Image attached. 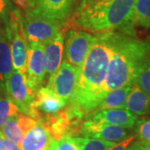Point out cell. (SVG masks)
<instances>
[{
  "mask_svg": "<svg viewBox=\"0 0 150 150\" xmlns=\"http://www.w3.org/2000/svg\"><path fill=\"white\" fill-rule=\"evenodd\" d=\"M112 45L107 33L98 34L79 74L78 85L66 108L76 118L83 119L95 110L105 94L103 92Z\"/></svg>",
  "mask_w": 150,
  "mask_h": 150,
  "instance_id": "1",
  "label": "cell"
},
{
  "mask_svg": "<svg viewBox=\"0 0 150 150\" xmlns=\"http://www.w3.org/2000/svg\"><path fill=\"white\" fill-rule=\"evenodd\" d=\"M112 45L103 92L132 86L140 70L150 61V42L136 38L134 31L119 30L107 33Z\"/></svg>",
  "mask_w": 150,
  "mask_h": 150,
  "instance_id": "2",
  "label": "cell"
},
{
  "mask_svg": "<svg viewBox=\"0 0 150 150\" xmlns=\"http://www.w3.org/2000/svg\"><path fill=\"white\" fill-rule=\"evenodd\" d=\"M134 4L135 0H98L77 11L74 20L79 27L98 34L122 30L133 27Z\"/></svg>",
  "mask_w": 150,
  "mask_h": 150,
  "instance_id": "3",
  "label": "cell"
},
{
  "mask_svg": "<svg viewBox=\"0 0 150 150\" xmlns=\"http://www.w3.org/2000/svg\"><path fill=\"white\" fill-rule=\"evenodd\" d=\"M4 23L10 45L13 69L22 74H26L28 43L23 33L21 11L18 8L13 9Z\"/></svg>",
  "mask_w": 150,
  "mask_h": 150,
  "instance_id": "4",
  "label": "cell"
},
{
  "mask_svg": "<svg viewBox=\"0 0 150 150\" xmlns=\"http://www.w3.org/2000/svg\"><path fill=\"white\" fill-rule=\"evenodd\" d=\"M22 23L28 43L44 45L61 34V24L30 13H22Z\"/></svg>",
  "mask_w": 150,
  "mask_h": 150,
  "instance_id": "5",
  "label": "cell"
},
{
  "mask_svg": "<svg viewBox=\"0 0 150 150\" xmlns=\"http://www.w3.org/2000/svg\"><path fill=\"white\" fill-rule=\"evenodd\" d=\"M6 94L18 107L19 112L33 118V103L35 93L28 85L26 74L13 70L6 83Z\"/></svg>",
  "mask_w": 150,
  "mask_h": 150,
  "instance_id": "6",
  "label": "cell"
},
{
  "mask_svg": "<svg viewBox=\"0 0 150 150\" xmlns=\"http://www.w3.org/2000/svg\"><path fill=\"white\" fill-rule=\"evenodd\" d=\"M80 71L64 60L57 72L49 76L47 88L68 103L77 88Z\"/></svg>",
  "mask_w": 150,
  "mask_h": 150,
  "instance_id": "7",
  "label": "cell"
},
{
  "mask_svg": "<svg viewBox=\"0 0 150 150\" xmlns=\"http://www.w3.org/2000/svg\"><path fill=\"white\" fill-rule=\"evenodd\" d=\"M97 36L81 30H71L66 39L65 55L67 62L81 70Z\"/></svg>",
  "mask_w": 150,
  "mask_h": 150,
  "instance_id": "8",
  "label": "cell"
},
{
  "mask_svg": "<svg viewBox=\"0 0 150 150\" xmlns=\"http://www.w3.org/2000/svg\"><path fill=\"white\" fill-rule=\"evenodd\" d=\"M76 4L77 0H37L32 10L26 13L43 17L62 26L69 19Z\"/></svg>",
  "mask_w": 150,
  "mask_h": 150,
  "instance_id": "9",
  "label": "cell"
},
{
  "mask_svg": "<svg viewBox=\"0 0 150 150\" xmlns=\"http://www.w3.org/2000/svg\"><path fill=\"white\" fill-rule=\"evenodd\" d=\"M46 76L43 45L38 43H28L27 62V82L35 95L42 88Z\"/></svg>",
  "mask_w": 150,
  "mask_h": 150,
  "instance_id": "10",
  "label": "cell"
},
{
  "mask_svg": "<svg viewBox=\"0 0 150 150\" xmlns=\"http://www.w3.org/2000/svg\"><path fill=\"white\" fill-rule=\"evenodd\" d=\"M80 134L84 138L112 142L118 144L129 139L130 136L129 129L106 123H94L86 120L81 125Z\"/></svg>",
  "mask_w": 150,
  "mask_h": 150,
  "instance_id": "11",
  "label": "cell"
},
{
  "mask_svg": "<svg viewBox=\"0 0 150 150\" xmlns=\"http://www.w3.org/2000/svg\"><path fill=\"white\" fill-rule=\"evenodd\" d=\"M66 105L67 102L56 96L47 87H42L38 90L33 103V118L39 123L43 118L58 113Z\"/></svg>",
  "mask_w": 150,
  "mask_h": 150,
  "instance_id": "12",
  "label": "cell"
},
{
  "mask_svg": "<svg viewBox=\"0 0 150 150\" xmlns=\"http://www.w3.org/2000/svg\"><path fill=\"white\" fill-rule=\"evenodd\" d=\"M38 123V122L36 119L20 112L11 118L3 126L2 133L6 139L16 144L20 148L26 134Z\"/></svg>",
  "mask_w": 150,
  "mask_h": 150,
  "instance_id": "13",
  "label": "cell"
},
{
  "mask_svg": "<svg viewBox=\"0 0 150 150\" xmlns=\"http://www.w3.org/2000/svg\"><path fill=\"white\" fill-rule=\"evenodd\" d=\"M87 120L94 123H106L120 126L126 129H132L137 123L138 118L126 109H108L90 113Z\"/></svg>",
  "mask_w": 150,
  "mask_h": 150,
  "instance_id": "14",
  "label": "cell"
},
{
  "mask_svg": "<svg viewBox=\"0 0 150 150\" xmlns=\"http://www.w3.org/2000/svg\"><path fill=\"white\" fill-rule=\"evenodd\" d=\"M10 45L5 28V23L0 20V92L6 94V83L13 72Z\"/></svg>",
  "mask_w": 150,
  "mask_h": 150,
  "instance_id": "15",
  "label": "cell"
},
{
  "mask_svg": "<svg viewBox=\"0 0 150 150\" xmlns=\"http://www.w3.org/2000/svg\"><path fill=\"white\" fill-rule=\"evenodd\" d=\"M64 37L61 34L43 45L46 74L51 76L59 69L63 62Z\"/></svg>",
  "mask_w": 150,
  "mask_h": 150,
  "instance_id": "16",
  "label": "cell"
},
{
  "mask_svg": "<svg viewBox=\"0 0 150 150\" xmlns=\"http://www.w3.org/2000/svg\"><path fill=\"white\" fill-rule=\"evenodd\" d=\"M52 138L43 124L38 123L28 132L22 142L21 150H47Z\"/></svg>",
  "mask_w": 150,
  "mask_h": 150,
  "instance_id": "17",
  "label": "cell"
},
{
  "mask_svg": "<svg viewBox=\"0 0 150 150\" xmlns=\"http://www.w3.org/2000/svg\"><path fill=\"white\" fill-rule=\"evenodd\" d=\"M149 108L150 95L137 83H134L127 98L125 109L136 116H144L149 112Z\"/></svg>",
  "mask_w": 150,
  "mask_h": 150,
  "instance_id": "18",
  "label": "cell"
},
{
  "mask_svg": "<svg viewBox=\"0 0 150 150\" xmlns=\"http://www.w3.org/2000/svg\"><path fill=\"white\" fill-rule=\"evenodd\" d=\"M132 86H127L108 93L93 112H98L108 109H125L127 98Z\"/></svg>",
  "mask_w": 150,
  "mask_h": 150,
  "instance_id": "19",
  "label": "cell"
},
{
  "mask_svg": "<svg viewBox=\"0 0 150 150\" xmlns=\"http://www.w3.org/2000/svg\"><path fill=\"white\" fill-rule=\"evenodd\" d=\"M131 25L150 28V0H136L134 4Z\"/></svg>",
  "mask_w": 150,
  "mask_h": 150,
  "instance_id": "20",
  "label": "cell"
},
{
  "mask_svg": "<svg viewBox=\"0 0 150 150\" xmlns=\"http://www.w3.org/2000/svg\"><path fill=\"white\" fill-rule=\"evenodd\" d=\"M79 150H109L116 144L115 143L89 138H72Z\"/></svg>",
  "mask_w": 150,
  "mask_h": 150,
  "instance_id": "21",
  "label": "cell"
},
{
  "mask_svg": "<svg viewBox=\"0 0 150 150\" xmlns=\"http://www.w3.org/2000/svg\"><path fill=\"white\" fill-rule=\"evenodd\" d=\"M19 110L16 105L8 98H0V129L11 118L16 116Z\"/></svg>",
  "mask_w": 150,
  "mask_h": 150,
  "instance_id": "22",
  "label": "cell"
},
{
  "mask_svg": "<svg viewBox=\"0 0 150 150\" xmlns=\"http://www.w3.org/2000/svg\"><path fill=\"white\" fill-rule=\"evenodd\" d=\"M135 83H137L141 89L150 95V61L140 70Z\"/></svg>",
  "mask_w": 150,
  "mask_h": 150,
  "instance_id": "23",
  "label": "cell"
},
{
  "mask_svg": "<svg viewBox=\"0 0 150 150\" xmlns=\"http://www.w3.org/2000/svg\"><path fill=\"white\" fill-rule=\"evenodd\" d=\"M47 150H79L72 138L52 140Z\"/></svg>",
  "mask_w": 150,
  "mask_h": 150,
  "instance_id": "24",
  "label": "cell"
},
{
  "mask_svg": "<svg viewBox=\"0 0 150 150\" xmlns=\"http://www.w3.org/2000/svg\"><path fill=\"white\" fill-rule=\"evenodd\" d=\"M136 136L140 140L150 143V119H141L137 122Z\"/></svg>",
  "mask_w": 150,
  "mask_h": 150,
  "instance_id": "25",
  "label": "cell"
},
{
  "mask_svg": "<svg viewBox=\"0 0 150 150\" xmlns=\"http://www.w3.org/2000/svg\"><path fill=\"white\" fill-rule=\"evenodd\" d=\"M12 10L10 0H0V20L5 22Z\"/></svg>",
  "mask_w": 150,
  "mask_h": 150,
  "instance_id": "26",
  "label": "cell"
},
{
  "mask_svg": "<svg viewBox=\"0 0 150 150\" xmlns=\"http://www.w3.org/2000/svg\"><path fill=\"white\" fill-rule=\"evenodd\" d=\"M136 137H137L136 135L131 136V137H129V139L123 140V141L120 142V143L116 144L114 145L113 147H112L109 150H127L128 148L130 146V144L135 140Z\"/></svg>",
  "mask_w": 150,
  "mask_h": 150,
  "instance_id": "27",
  "label": "cell"
},
{
  "mask_svg": "<svg viewBox=\"0 0 150 150\" xmlns=\"http://www.w3.org/2000/svg\"><path fill=\"white\" fill-rule=\"evenodd\" d=\"M127 150H150V143L142 140L134 141Z\"/></svg>",
  "mask_w": 150,
  "mask_h": 150,
  "instance_id": "28",
  "label": "cell"
},
{
  "mask_svg": "<svg viewBox=\"0 0 150 150\" xmlns=\"http://www.w3.org/2000/svg\"><path fill=\"white\" fill-rule=\"evenodd\" d=\"M0 150H21L20 148L12 141L6 139L4 137L2 139V144H1V149Z\"/></svg>",
  "mask_w": 150,
  "mask_h": 150,
  "instance_id": "29",
  "label": "cell"
},
{
  "mask_svg": "<svg viewBox=\"0 0 150 150\" xmlns=\"http://www.w3.org/2000/svg\"><path fill=\"white\" fill-rule=\"evenodd\" d=\"M97 1H98V0H79V4L78 8H77V11L81 10L87 6L91 5L92 4L95 3Z\"/></svg>",
  "mask_w": 150,
  "mask_h": 150,
  "instance_id": "30",
  "label": "cell"
},
{
  "mask_svg": "<svg viewBox=\"0 0 150 150\" xmlns=\"http://www.w3.org/2000/svg\"><path fill=\"white\" fill-rule=\"evenodd\" d=\"M28 1L30 3V10H32L33 8V7H34V5H35V4H36V2H37V0H28Z\"/></svg>",
  "mask_w": 150,
  "mask_h": 150,
  "instance_id": "31",
  "label": "cell"
},
{
  "mask_svg": "<svg viewBox=\"0 0 150 150\" xmlns=\"http://www.w3.org/2000/svg\"><path fill=\"white\" fill-rule=\"evenodd\" d=\"M4 134H3V133L0 131V149H1V144H2V139H4Z\"/></svg>",
  "mask_w": 150,
  "mask_h": 150,
  "instance_id": "32",
  "label": "cell"
},
{
  "mask_svg": "<svg viewBox=\"0 0 150 150\" xmlns=\"http://www.w3.org/2000/svg\"><path fill=\"white\" fill-rule=\"evenodd\" d=\"M135 1H136V0H135Z\"/></svg>",
  "mask_w": 150,
  "mask_h": 150,
  "instance_id": "33",
  "label": "cell"
}]
</instances>
